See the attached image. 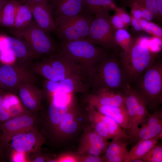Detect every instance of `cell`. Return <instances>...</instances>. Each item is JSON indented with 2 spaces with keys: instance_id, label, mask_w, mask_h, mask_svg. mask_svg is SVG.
Instances as JSON below:
<instances>
[{
  "instance_id": "f6af8a7d",
  "label": "cell",
  "mask_w": 162,
  "mask_h": 162,
  "mask_svg": "<svg viewBox=\"0 0 162 162\" xmlns=\"http://www.w3.org/2000/svg\"><path fill=\"white\" fill-rule=\"evenodd\" d=\"M21 4H26L30 3L49 2V0H15Z\"/></svg>"
},
{
  "instance_id": "b9f144b4",
  "label": "cell",
  "mask_w": 162,
  "mask_h": 162,
  "mask_svg": "<svg viewBox=\"0 0 162 162\" xmlns=\"http://www.w3.org/2000/svg\"><path fill=\"white\" fill-rule=\"evenodd\" d=\"M114 10L117 12L119 14L122 22L125 26H127L130 23L131 18L127 13L124 8H118L116 6Z\"/></svg>"
},
{
  "instance_id": "bcb514c9",
  "label": "cell",
  "mask_w": 162,
  "mask_h": 162,
  "mask_svg": "<svg viewBox=\"0 0 162 162\" xmlns=\"http://www.w3.org/2000/svg\"><path fill=\"white\" fill-rule=\"evenodd\" d=\"M148 21L143 18L139 20V23L142 29H144L146 26Z\"/></svg>"
},
{
  "instance_id": "f907efd6",
  "label": "cell",
  "mask_w": 162,
  "mask_h": 162,
  "mask_svg": "<svg viewBox=\"0 0 162 162\" xmlns=\"http://www.w3.org/2000/svg\"><path fill=\"white\" fill-rule=\"evenodd\" d=\"M131 21L130 23L133 26H134L136 25L139 22V20H137L136 19L132 17V18H131Z\"/></svg>"
},
{
  "instance_id": "681fc988",
  "label": "cell",
  "mask_w": 162,
  "mask_h": 162,
  "mask_svg": "<svg viewBox=\"0 0 162 162\" xmlns=\"http://www.w3.org/2000/svg\"><path fill=\"white\" fill-rule=\"evenodd\" d=\"M133 26L134 30L137 31H140L142 29L139 24V22L136 25Z\"/></svg>"
},
{
  "instance_id": "603a6c76",
  "label": "cell",
  "mask_w": 162,
  "mask_h": 162,
  "mask_svg": "<svg viewBox=\"0 0 162 162\" xmlns=\"http://www.w3.org/2000/svg\"><path fill=\"white\" fill-rule=\"evenodd\" d=\"M116 0H82L81 14L86 16L94 15L104 10L115 9Z\"/></svg>"
},
{
  "instance_id": "8d00e7d4",
  "label": "cell",
  "mask_w": 162,
  "mask_h": 162,
  "mask_svg": "<svg viewBox=\"0 0 162 162\" xmlns=\"http://www.w3.org/2000/svg\"><path fill=\"white\" fill-rule=\"evenodd\" d=\"M16 59L14 54L9 50L5 49L0 51V60L2 63L9 64Z\"/></svg>"
},
{
  "instance_id": "484cf974",
  "label": "cell",
  "mask_w": 162,
  "mask_h": 162,
  "mask_svg": "<svg viewBox=\"0 0 162 162\" xmlns=\"http://www.w3.org/2000/svg\"><path fill=\"white\" fill-rule=\"evenodd\" d=\"M15 0H10L4 6L0 15V25L3 27L13 28L18 8L20 4Z\"/></svg>"
},
{
  "instance_id": "d6a6232c",
  "label": "cell",
  "mask_w": 162,
  "mask_h": 162,
  "mask_svg": "<svg viewBox=\"0 0 162 162\" xmlns=\"http://www.w3.org/2000/svg\"><path fill=\"white\" fill-rule=\"evenodd\" d=\"M124 3H133L150 10L154 16H160L156 0H123Z\"/></svg>"
},
{
  "instance_id": "7bdbcfd3",
  "label": "cell",
  "mask_w": 162,
  "mask_h": 162,
  "mask_svg": "<svg viewBox=\"0 0 162 162\" xmlns=\"http://www.w3.org/2000/svg\"><path fill=\"white\" fill-rule=\"evenodd\" d=\"M139 6L141 8L142 18L148 22L152 21L154 16L153 14L146 8Z\"/></svg>"
},
{
  "instance_id": "6da1fadb",
  "label": "cell",
  "mask_w": 162,
  "mask_h": 162,
  "mask_svg": "<svg viewBox=\"0 0 162 162\" xmlns=\"http://www.w3.org/2000/svg\"><path fill=\"white\" fill-rule=\"evenodd\" d=\"M149 39H135L129 50L120 52V64L126 83L131 86L137 82L151 64L160 56L159 51L149 43Z\"/></svg>"
},
{
  "instance_id": "7a4b0ae2",
  "label": "cell",
  "mask_w": 162,
  "mask_h": 162,
  "mask_svg": "<svg viewBox=\"0 0 162 162\" xmlns=\"http://www.w3.org/2000/svg\"><path fill=\"white\" fill-rule=\"evenodd\" d=\"M107 51L86 40L61 42L58 44V52L80 70L90 86L96 63Z\"/></svg>"
},
{
  "instance_id": "83f0119b",
  "label": "cell",
  "mask_w": 162,
  "mask_h": 162,
  "mask_svg": "<svg viewBox=\"0 0 162 162\" xmlns=\"http://www.w3.org/2000/svg\"><path fill=\"white\" fill-rule=\"evenodd\" d=\"M162 136V122L155 125L141 126L136 134L129 140V143H137L158 136Z\"/></svg>"
},
{
  "instance_id": "8992f818",
  "label": "cell",
  "mask_w": 162,
  "mask_h": 162,
  "mask_svg": "<svg viewBox=\"0 0 162 162\" xmlns=\"http://www.w3.org/2000/svg\"><path fill=\"white\" fill-rule=\"evenodd\" d=\"M94 16L80 13L71 16L56 17L54 19V31L61 42L86 40Z\"/></svg>"
},
{
  "instance_id": "52a82bcc",
  "label": "cell",
  "mask_w": 162,
  "mask_h": 162,
  "mask_svg": "<svg viewBox=\"0 0 162 162\" xmlns=\"http://www.w3.org/2000/svg\"><path fill=\"white\" fill-rule=\"evenodd\" d=\"M109 11H103L94 15L86 40L107 50L118 53L120 48L115 40V30L111 22Z\"/></svg>"
},
{
  "instance_id": "4316f807",
  "label": "cell",
  "mask_w": 162,
  "mask_h": 162,
  "mask_svg": "<svg viewBox=\"0 0 162 162\" xmlns=\"http://www.w3.org/2000/svg\"><path fill=\"white\" fill-rule=\"evenodd\" d=\"M92 107L96 115L106 125L111 139H122L128 140L130 139L129 136L126 132V130L122 128L112 118L101 113L96 110L93 106Z\"/></svg>"
},
{
  "instance_id": "f35d334b",
  "label": "cell",
  "mask_w": 162,
  "mask_h": 162,
  "mask_svg": "<svg viewBox=\"0 0 162 162\" xmlns=\"http://www.w3.org/2000/svg\"><path fill=\"white\" fill-rule=\"evenodd\" d=\"M4 92L0 90V123L12 117L11 115L6 112L3 106V96Z\"/></svg>"
},
{
  "instance_id": "d4e9b609",
  "label": "cell",
  "mask_w": 162,
  "mask_h": 162,
  "mask_svg": "<svg viewBox=\"0 0 162 162\" xmlns=\"http://www.w3.org/2000/svg\"><path fill=\"white\" fill-rule=\"evenodd\" d=\"M110 142L98 134L91 125L85 128L81 138L79 147L90 145L101 149L104 153Z\"/></svg>"
},
{
  "instance_id": "836d02e7",
  "label": "cell",
  "mask_w": 162,
  "mask_h": 162,
  "mask_svg": "<svg viewBox=\"0 0 162 162\" xmlns=\"http://www.w3.org/2000/svg\"><path fill=\"white\" fill-rule=\"evenodd\" d=\"M100 148L92 145H86L79 147L77 154L80 155H92L100 156L104 154Z\"/></svg>"
},
{
  "instance_id": "4dcf8cb0",
  "label": "cell",
  "mask_w": 162,
  "mask_h": 162,
  "mask_svg": "<svg viewBox=\"0 0 162 162\" xmlns=\"http://www.w3.org/2000/svg\"><path fill=\"white\" fill-rule=\"evenodd\" d=\"M114 35L116 44L122 49V51L124 52L129 50L135 40L130 33L124 28L115 30Z\"/></svg>"
},
{
  "instance_id": "7c38bea8",
  "label": "cell",
  "mask_w": 162,
  "mask_h": 162,
  "mask_svg": "<svg viewBox=\"0 0 162 162\" xmlns=\"http://www.w3.org/2000/svg\"><path fill=\"white\" fill-rule=\"evenodd\" d=\"M81 115L76 105L65 113L53 133L56 139L63 140L74 134L80 127Z\"/></svg>"
},
{
  "instance_id": "f5cc1de1",
  "label": "cell",
  "mask_w": 162,
  "mask_h": 162,
  "mask_svg": "<svg viewBox=\"0 0 162 162\" xmlns=\"http://www.w3.org/2000/svg\"><path fill=\"white\" fill-rule=\"evenodd\" d=\"M0 90H2V88H1V83H0Z\"/></svg>"
},
{
  "instance_id": "277c9868",
  "label": "cell",
  "mask_w": 162,
  "mask_h": 162,
  "mask_svg": "<svg viewBox=\"0 0 162 162\" xmlns=\"http://www.w3.org/2000/svg\"><path fill=\"white\" fill-rule=\"evenodd\" d=\"M132 88L146 104L154 112L162 103V60L160 56L146 70Z\"/></svg>"
},
{
  "instance_id": "e575fe53",
  "label": "cell",
  "mask_w": 162,
  "mask_h": 162,
  "mask_svg": "<svg viewBox=\"0 0 162 162\" xmlns=\"http://www.w3.org/2000/svg\"><path fill=\"white\" fill-rule=\"evenodd\" d=\"M162 122V110L159 108L152 114H150L146 120L142 124L141 126L155 125Z\"/></svg>"
},
{
  "instance_id": "44dd1931",
  "label": "cell",
  "mask_w": 162,
  "mask_h": 162,
  "mask_svg": "<svg viewBox=\"0 0 162 162\" xmlns=\"http://www.w3.org/2000/svg\"><path fill=\"white\" fill-rule=\"evenodd\" d=\"M128 143V140L112 139L104 153L106 162H124L128 154L127 148Z\"/></svg>"
},
{
  "instance_id": "e0dca14e",
  "label": "cell",
  "mask_w": 162,
  "mask_h": 162,
  "mask_svg": "<svg viewBox=\"0 0 162 162\" xmlns=\"http://www.w3.org/2000/svg\"><path fill=\"white\" fill-rule=\"evenodd\" d=\"M29 82L22 83L18 86L19 97L23 105L30 112H35L41 107L43 92Z\"/></svg>"
},
{
  "instance_id": "c3c4849f",
  "label": "cell",
  "mask_w": 162,
  "mask_h": 162,
  "mask_svg": "<svg viewBox=\"0 0 162 162\" xmlns=\"http://www.w3.org/2000/svg\"><path fill=\"white\" fill-rule=\"evenodd\" d=\"M9 0H0V15L4 6Z\"/></svg>"
},
{
  "instance_id": "3957f363",
  "label": "cell",
  "mask_w": 162,
  "mask_h": 162,
  "mask_svg": "<svg viewBox=\"0 0 162 162\" xmlns=\"http://www.w3.org/2000/svg\"><path fill=\"white\" fill-rule=\"evenodd\" d=\"M126 83L119 54L108 50L95 64L90 84L92 92L105 88L122 90Z\"/></svg>"
},
{
  "instance_id": "d590c367",
  "label": "cell",
  "mask_w": 162,
  "mask_h": 162,
  "mask_svg": "<svg viewBox=\"0 0 162 162\" xmlns=\"http://www.w3.org/2000/svg\"><path fill=\"white\" fill-rule=\"evenodd\" d=\"M80 155L71 153H64L60 154L55 158L50 160L52 162H80Z\"/></svg>"
},
{
  "instance_id": "8fae6325",
  "label": "cell",
  "mask_w": 162,
  "mask_h": 162,
  "mask_svg": "<svg viewBox=\"0 0 162 162\" xmlns=\"http://www.w3.org/2000/svg\"><path fill=\"white\" fill-rule=\"evenodd\" d=\"M48 107L46 121L53 134L62 116L75 105V100L70 94L59 92L54 94Z\"/></svg>"
},
{
  "instance_id": "9c48e42d",
  "label": "cell",
  "mask_w": 162,
  "mask_h": 162,
  "mask_svg": "<svg viewBox=\"0 0 162 162\" xmlns=\"http://www.w3.org/2000/svg\"><path fill=\"white\" fill-rule=\"evenodd\" d=\"M45 140L38 128L15 134L4 142L5 148L10 147L14 152L26 154L40 149Z\"/></svg>"
},
{
  "instance_id": "1f68e13d",
  "label": "cell",
  "mask_w": 162,
  "mask_h": 162,
  "mask_svg": "<svg viewBox=\"0 0 162 162\" xmlns=\"http://www.w3.org/2000/svg\"><path fill=\"white\" fill-rule=\"evenodd\" d=\"M140 159L143 162H162V144L158 143Z\"/></svg>"
},
{
  "instance_id": "60d3db41",
  "label": "cell",
  "mask_w": 162,
  "mask_h": 162,
  "mask_svg": "<svg viewBox=\"0 0 162 162\" xmlns=\"http://www.w3.org/2000/svg\"><path fill=\"white\" fill-rule=\"evenodd\" d=\"M106 162L104 156L92 155H80V162Z\"/></svg>"
},
{
  "instance_id": "2e32d148",
  "label": "cell",
  "mask_w": 162,
  "mask_h": 162,
  "mask_svg": "<svg viewBox=\"0 0 162 162\" xmlns=\"http://www.w3.org/2000/svg\"><path fill=\"white\" fill-rule=\"evenodd\" d=\"M26 4L30 8L34 19L40 27L48 33L54 30L55 22L49 2L33 3Z\"/></svg>"
},
{
  "instance_id": "5bb4252c",
  "label": "cell",
  "mask_w": 162,
  "mask_h": 162,
  "mask_svg": "<svg viewBox=\"0 0 162 162\" xmlns=\"http://www.w3.org/2000/svg\"><path fill=\"white\" fill-rule=\"evenodd\" d=\"M46 90L51 94L57 92L69 93H88L90 85L77 76L66 78L59 81L47 80L45 83Z\"/></svg>"
},
{
  "instance_id": "9a60e30c",
  "label": "cell",
  "mask_w": 162,
  "mask_h": 162,
  "mask_svg": "<svg viewBox=\"0 0 162 162\" xmlns=\"http://www.w3.org/2000/svg\"><path fill=\"white\" fill-rule=\"evenodd\" d=\"M86 101L104 106H125L123 92L121 90L105 88L92 92L88 95Z\"/></svg>"
},
{
  "instance_id": "ba28073f",
  "label": "cell",
  "mask_w": 162,
  "mask_h": 162,
  "mask_svg": "<svg viewBox=\"0 0 162 162\" xmlns=\"http://www.w3.org/2000/svg\"><path fill=\"white\" fill-rule=\"evenodd\" d=\"M122 91L129 118L127 133L130 139L138 131L139 125L144 122L151 114L144 101L130 85L126 83Z\"/></svg>"
},
{
  "instance_id": "7dc6e473",
  "label": "cell",
  "mask_w": 162,
  "mask_h": 162,
  "mask_svg": "<svg viewBox=\"0 0 162 162\" xmlns=\"http://www.w3.org/2000/svg\"><path fill=\"white\" fill-rule=\"evenodd\" d=\"M43 156H39L34 159L33 161L35 162H45V161H47L46 159Z\"/></svg>"
},
{
  "instance_id": "7402d4cb",
  "label": "cell",
  "mask_w": 162,
  "mask_h": 162,
  "mask_svg": "<svg viewBox=\"0 0 162 162\" xmlns=\"http://www.w3.org/2000/svg\"><path fill=\"white\" fill-rule=\"evenodd\" d=\"M17 69L10 64H0V82L2 89L12 88L21 84L20 76Z\"/></svg>"
},
{
  "instance_id": "ffe728a7",
  "label": "cell",
  "mask_w": 162,
  "mask_h": 162,
  "mask_svg": "<svg viewBox=\"0 0 162 162\" xmlns=\"http://www.w3.org/2000/svg\"><path fill=\"white\" fill-rule=\"evenodd\" d=\"M5 40L4 49H8L11 51L16 59L26 61L36 57L30 46L23 40L14 37L6 35Z\"/></svg>"
},
{
  "instance_id": "74e56055",
  "label": "cell",
  "mask_w": 162,
  "mask_h": 162,
  "mask_svg": "<svg viewBox=\"0 0 162 162\" xmlns=\"http://www.w3.org/2000/svg\"><path fill=\"white\" fill-rule=\"evenodd\" d=\"M143 30L155 35L157 37L160 38L162 37V29L154 23L148 22L146 27Z\"/></svg>"
},
{
  "instance_id": "cb8c5ba5",
  "label": "cell",
  "mask_w": 162,
  "mask_h": 162,
  "mask_svg": "<svg viewBox=\"0 0 162 162\" xmlns=\"http://www.w3.org/2000/svg\"><path fill=\"white\" fill-rule=\"evenodd\" d=\"M162 139V136H159L139 141L129 152L124 162H131L134 160L140 159L158 143L159 140Z\"/></svg>"
},
{
  "instance_id": "4fadbf2b",
  "label": "cell",
  "mask_w": 162,
  "mask_h": 162,
  "mask_svg": "<svg viewBox=\"0 0 162 162\" xmlns=\"http://www.w3.org/2000/svg\"><path fill=\"white\" fill-rule=\"evenodd\" d=\"M44 58L50 65L58 81L68 77L77 76L88 84L80 70L63 55L58 52Z\"/></svg>"
},
{
  "instance_id": "ac0fdd59",
  "label": "cell",
  "mask_w": 162,
  "mask_h": 162,
  "mask_svg": "<svg viewBox=\"0 0 162 162\" xmlns=\"http://www.w3.org/2000/svg\"><path fill=\"white\" fill-rule=\"evenodd\" d=\"M53 17L71 16L81 13L82 0H51L49 2Z\"/></svg>"
},
{
  "instance_id": "d6986e66",
  "label": "cell",
  "mask_w": 162,
  "mask_h": 162,
  "mask_svg": "<svg viewBox=\"0 0 162 162\" xmlns=\"http://www.w3.org/2000/svg\"><path fill=\"white\" fill-rule=\"evenodd\" d=\"M101 113L112 118L122 128L128 129L129 118L125 106H106L98 104L88 103Z\"/></svg>"
},
{
  "instance_id": "ee69618b",
  "label": "cell",
  "mask_w": 162,
  "mask_h": 162,
  "mask_svg": "<svg viewBox=\"0 0 162 162\" xmlns=\"http://www.w3.org/2000/svg\"><path fill=\"white\" fill-rule=\"evenodd\" d=\"M7 156L5 146L3 141L0 130V161L3 160Z\"/></svg>"
},
{
  "instance_id": "ab89813d",
  "label": "cell",
  "mask_w": 162,
  "mask_h": 162,
  "mask_svg": "<svg viewBox=\"0 0 162 162\" xmlns=\"http://www.w3.org/2000/svg\"><path fill=\"white\" fill-rule=\"evenodd\" d=\"M115 12L116 14L110 17V21L113 27L115 30L124 28L125 25L118 13L116 11Z\"/></svg>"
},
{
  "instance_id": "f1b7e54d",
  "label": "cell",
  "mask_w": 162,
  "mask_h": 162,
  "mask_svg": "<svg viewBox=\"0 0 162 162\" xmlns=\"http://www.w3.org/2000/svg\"><path fill=\"white\" fill-rule=\"evenodd\" d=\"M33 19L32 14L27 4H20L17 10L13 28L20 29L29 25Z\"/></svg>"
},
{
  "instance_id": "816d5d0a",
  "label": "cell",
  "mask_w": 162,
  "mask_h": 162,
  "mask_svg": "<svg viewBox=\"0 0 162 162\" xmlns=\"http://www.w3.org/2000/svg\"><path fill=\"white\" fill-rule=\"evenodd\" d=\"M131 162H143L140 159H137L134 160Z\"/></svg>"
},
{
  "instance_id": "f546056e",
  "label": "cell",
  "mask_w": 162,
  "mask_h": 162,
  "mask_svg": "<svg viewBox=\"0 0 162 162\" xmlns=\"http://www.w3.org/2000/svg\"><path fill=\"white\" fill-rule=\"evenodd\" d=\"M87 111L91 125L94 130L98 134L106 140L111 139L106 125L96 115L92 106L88 104Z\"/></svg>"
},
{
  "instance_id": "30bf717a",
  "label": "cell",
  "mask_w": 162,
  "mask_h": 162,
  "mask_svg": "<svg viewBox=\"0 0 162 162\" xmlns=\"http://www.w3.org/2000/svg\"><path fill=\"white\" fill-rule=\"evenodd\" d=\"M37 112L12 117L0 123V130L4 143L13 136L37 128Z\"/></svg>"
},
{
  "instance_id": "5b68a950",
  "label": "cell",
  "mask_w": 162,
  "mask_h": 162,
  "mask_svg": "<svg viewBox=\"0 0 162 162\" xmlns=\"http://www.w3.org/2000/svg\"><path fill=\"white\" fill-rule=\"evenodd\" d=\"M9 33L26 43L37 57L44 58L58 52V44H56L49 33L38 26L34 18L26 27L20 29L11 28Z\"/></svg>"
}]
</instances>
